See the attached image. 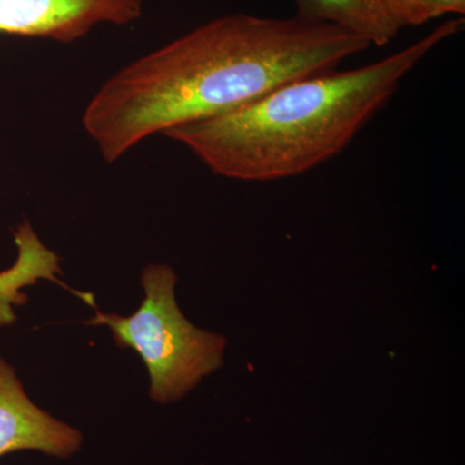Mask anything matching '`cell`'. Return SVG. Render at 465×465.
Returning a JSON list of instances; mask_svg holds the SVG:
<instances>
[{"label":"cell","instance_id":"obj_6","mask_svg":"<svg viewBox=\"0 0 465 465\" xmlns=\"http://www.w3.org/2000/svg\"><path fill=\"white\" fill-rule=\"evenodd\" d=\"M296 15L361 36L370 45H385L407 26L397 0H293Z\"/></svg>","mask_w":465,"mask_h":465},{"label":"cell","instance_id":"obj_2","mask_svg":"<svg viewBox=\"0 0 465 465\" xmlns=\"http://www.w3.org/2000/svg\"><path fill=\"white\" fill-rule=\"evenodd\" d=\"M463 26V18L445 21L370 65L287 82L237 108L171 128L164 136L226 179L262 183L307 173L341 154L402 79Z\"/></svg>","mask_w":465,"mask_h":465},{"label":"cell","instance_id":"obj_4","mask_svg":"<svg viewBox=\"0 0 465 465\" xmlns=\"http://www.w3.org/2000/svg\"><path fill=\"white\" fill-rule=\"evenodd\" d=\"M143 0H0V33L72 43L99 25L143 16Z\"/></svg>","mask_w":465,"mask_h":465},{"label":"cell","instance_id":"obj_1","mask_svg":"<svg viewBox=\"0 0 465 465\" xmlns=\"http://www.w3.org/2000/svg\"><path fill=\"white\" fill-rule=\"evenodd\" d=\"M369 47L356 34L298 16L228 15L118 70L85 106L82 124L113 163L148 137L332 72Z\"/></svg>","mask_w":465,"mask_h":465},{"label":"cell","instance_id":"obj_3","mask_svg":"<svg viewBox=\"0 0 465 465\" xmlns=\"http://www.w3.org/2000/svg\"><path fill=\"white\" fill-rule=\"evenodd\" d=\"M142 283L145 298L133 316L97 311L85 324L109 327L119 348L134 349L148 370L150 399L167 405L223 365L226 339L183 317L174 298L177 275L170 266H146Z\"/></svg>","mask_w":465,"mask_h":465},{"label":"cell","instance_id":"obj_5","mask_svg":"<svg viewBox=\"0 0 465 465\" xmlns=\"http://www.w3.org/2000/svg\"><path fill=\"white\" fill-rule=\"evenodd\" d=\"M84 445L81 430L35 405L14 367L0 356V458L16 451H39L72 458Z\"/></svg>","mask_w":465,"mask_h":465},{"label":"cell","instance_id":"obj_8","mask_svg":"<svg viewBox=\"0 0 465 465\" xmlns=\"http://www.w3.org/2000/svg\"><path fill=\"white\" fill-rule=\"evenodd\" d=\"M465 0H419V23L448 14L464 15Z\"/></svg>","mask_w":465,"mask_h":465},{"label":"cell","instance_id":"obj_9","mask_svg":"<svg viewBox=\"0 0 465 465\" xmlns=\"http://www.w3.org/2000/svg\"><path fill=\"white\" fill-rule=\"evenodd\" d=\"M401 12L405 17L406 25H420L419 23V0H397Z\"/></svg>","mask_w":465,"mask_h":465},{"label":"cell","instance_id":"obj_7","mask_svg":"<svg viewBox=\"0 0 465 465\" xmlns=\"http://www.w3.org/2000/svg\"><path fill=\"white\" fill-rule=\"evenodd\" d=\"M15 242L18 250L16 262L11 268L0 272V327L16 322L15 309L29 300L24 291L26 287L47 280L70 290L58 280V275L63 274L60 259L42 243L29 222L18 225Z\"/></svg>","mask_w":465,"mask_h":465}]
</instances>
